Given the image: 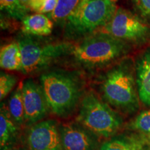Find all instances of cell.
Wrapping results in <instances>:
<instances>
[{
    "mask_svg": "<svg viewBox=\"0 0 150 150\" xmlns=\"http://www.w3.org/2000/svg\"><path fill=\"white\" fill-rule=\"evenodd\" d=\"M136 15L147 23L150 22V0H132Z\"/></svg>",
    "mask_w": 150,
    "mask_h": 150,
    "instance_id": "cell-21",
    "label": "cell"
},
{
    "mask_svg": "<svg viewBox=\"0 0 150 150\" xmlns=\"http://www.w3.org/2000/svg\"><path fill=\"white\" fill-rule=\"evenodd\" d=\"M134 65L139 99L145 106H150V45L138 54Z\"/></svg>",
    "mask_w": 150,
    "mask_h": 150,
    "instance_id": "cell-11",
    "label": "cell"
},
{
    "mask_svg": "<svg viewBox=\"0 0 150 150\" xmlns=\"http://www.w3.org/2000/svg\"><path fill=\"white\" fill-rule=\"evenodd\" d=\"M129 128L138 133L150 141V109L144 110L129 125Z\"/></svg>",
    "mask_w": 150,
    "mask_h": 150,
    "instance_id": "cell-19",
    "label": "cell"
},
{
    "mask_svg": "<svg viewBox=\"0 0 150 150\" xmlns=\"http://www.w3.org/2000/svg\"><path fill=\"white\" fill-rule=\"evenodd\" d=\"M63 150H94L97 136L76 123L63 124L59 127Z\"/></svg>",
    "mask_w": 150,
    "mask_h": 150,
    "instance_id": "cell-10",
    "label": "cell"
},
{
    "mask_svg": "<svg viewBox=\"0 0 150 150\" xmlns=\"http://www.w3.org/2000/svg\"><path fill=\"white\" fill-rule=\"evenodd\" d=\"M18 125L15 122L8 106L1 103L0 110V146L1 150H8L18 134Z\"/></svg>",
    "mask_w": 150,
    "mask_h": 150,
    "instance_id": "cell-14",
    "label": "cell"
},
{
    "mask_svg": "<svg viewBox=\"0 0 150 150\" xmlns=\"http://www.w3.org/2000/svg\"><path fill=\"white\" fill-rule=\"evenodd\" d=\"M0 7L1 11L10 18L21 21L29 11L22 5L20 0H0Z\"/></svg>",
    "mask_w": 150,
    "mask_h": 150,
    "instance_id": "cell-18",
    "label": "cell"
},
{
    "mask_svg": "<svg viewBox=\"0 0 150 150\" xmlns=\"http://www.w3.org/2000/svg\"><path fill=\"white\" fill-rule=\"evenodd\" d=\"M22 83L12 92L8 99V108L11 117L18 126L25 123V112L22 97Z\"/></svg>",
    "mask_w": 150,
    "mask_h": 150,
    "instance_id": "cell-16",
    "label": "cell"
},
{
    "mask_svg": "<svg viewBox=\"0 0 150 150\" xmlns=\"http://www.w3.org/2000/svg\"><path fill=\"white\" fill-rule=\"evenodd\" d=\"M22 55V72L33 74L47 67L56 60L71 54L72 43L42 42L32 35L24 34L17 39Z\"/></svg>",
    "mask_w": 150,
    "mask_h": 150,
    "instance_id": "cell-6",
    "label": "cell"
},
{
    "mask_svg": "<svg viewBox=\"0 0 150 150\" xmlns=\"http://www.w3.org/2000/svg\"><path fill=\"white\" fill-rule=\"evenodd\" d=\"M22 83L25 123L35 125L45 117L49 111L45 97L41 86L32 79H27Z\"/></svg>",
    "mask_w": 150,
    "mask_h": 150,
    "instance_id": "cell-8",
    "label": "cell"
},
{
    "mask_svg": "<svg viewBox=\"0 0 150 150\" xmlns=\"http://www.w3.org/2000/svg\"><path fill=\"white\" fill-rule=\"evenodd\" d=\"M18 79L15 75L1 72L0 75V99L5 98L16 86Z\"/></svg>",
    "mask_w": 150,
    "mask_h": 150,
    "instance_id": "cell-20",
    "label": "cell"
},
{
    "mask_svg": "<svg viewBox=\"0 0 150 150\" xmlns=\"http://www.w3.org/2000/svg\"><path fill=\"white\" fill-rule=\"evenodd\" d=\"M30 150H63L60 129L53 120L35 124L28 134Z\"/></svg>",
    "mask_w": 150,
    "mask_h": 150,
    "instance_id": "cell-9",
    "label": "cell"
},
{
    "mask_svg": "<svg viewBox=\"0 0 150 150\" xmlns=\"http://www.w3.org/2000/svg\"><path fill=\"white\" fill-rule=\"evenodd\" d=\"M110 1H115H115H117V0H110Z\"/></svg>",
    "mask_w": 150,
    "mask_h": 150,
    "instance_id": "cell-25",
    "label": "cell"
},
{
    "mask_svg": "<svg viewBox=\"0 0 150 150\" xmlns=\"http://www.w3.org/2000/svg\"><path fill=\"white\" fill-rule=\"evenodd\" d=\"M53 25L51 18L38 13L27 15L21 21L22 33L32 36H47L51 34Z\"/></svg>",
    "mask_w": 150,
    "mask_h": 150,
    "instance_id": "cell-12",
    "label": "cell"
},
{
    "mask_svg": "<svg viewBox=\"0 0 150 150\" xmlns=\"http://www.w3.org/2000/svg\"><path fill=\"white\" fill-rule=\"evenodd\" d=\"M77 122L96 135L110 138L123 124L122 117L93 91L83 95L76 118Z\"/></svg>",
    "mask_w": 150,
    "mask_h": 150,
    "instance_id": "cell-5",
    "label": "cell"
},
{
    "mask_svg": "<svg viewBox=\"0 0 150 150\" xmlns=\"http://www.w3.org/2000/svg\"><path fill=\"white\" fill-rule=\"evenodd\" d=\"M57 3L58 0H45L38 13L42 14H51L55 10L56 6H57Z\"/></svg>",
    "mask_w": 150,
    "mask_h": 150,
    "instance_id": "cell-22",
    "label": "cell"
},
{
    "mask_svg": "<svg viewBox=\"0 0 150 150\" xmlns=\"http://www.w3.org/2000/svg\"><path fill=\"white\" fill-rule=\"evenodd\" d=\"M98 31L110 34L132 46L150 45V24L122 8H117L110 22Z\"/></svg>",
    "mask_w": 150,
    "mask_h": 150,
    "instance_id": "cell-7",
    "label": "cell"
},
{
    "mask_svg": "<svg viewBox=\"0 0 150 150\" xmlns=\"http://www.w3.org/2000/svg\"><path fill=\"white\" fill-rule=\"evenodd\" d=\"M40 85L49 110L60 117L70 116L83 97L84 81L77 71L52 69L42 73Z\"/></svg>",
    "mask_w": 150,
    "mask_h": 150,
    "instance_id": "cell-3",
    "label": "cell"
},
{
    "mask_svg": "<svg viewBox=\"0 0 150 150\" xmlns=\"http://www.w3.org/2000/svg\"><path fill=\"white\" fill-rule=\"evenodd\" d=\"M83 0H58L55 10L50 14V18L56 22H64L81 5Z\"/></svg>",
    "mask_w": 150,
    "mask_h": 150,
    "instance_id": "cell-17",
    "label": "cell"
},
{
    "mask_svg": "<svg viewBox=\"0 0 150 150\" xmlns=\"http://www.w3.org/2000/svg\"><path fill=\"white\" fill-rule=\"evenodd\" d=\"M99 90L107 104L125 114L139 109L134 61L126 57L112 65L99 79Z\"/></svg>",
    "mask_w": 150,
    "mask_h": 150,
    "instance_id": "cell-2",
    "label": "cell"
},
{
    "mask_svg": "<svg viewBox=\"0 0 150 150\" xmlns=\"http://www.w3.org/2000/svg\"><path fill=\"white\" fill-rule=\"evenodd\" d=\"M44 1L45 0H31V11L38 12Z\"/></svg>",
    "mask_w": 150,
    "mask_h": 150,
    "instance_id": "cell-23",
    "label": "cell"
},
{
    "mask_svg": "<svg viewBox=\"0 0 150 150\" xmlns=\"http://www.w3.org/2000/svg\"><path fill=\"white\" fill-rule=\"evenodd\" d=\"M132 47L110 34L97 31L73 45L70 55L82 69L94 72L108 69L127 57Z\"/></svg>",
    "mask_w": 150,
    "mask_h": 150,
    "instance_id": "cell-1",
    "label": "cell"
},
{
    "mask_svg": "<svg viewBox=\"0 0 150 150\" xmlns=\"http://www.w3.org/2000/svg\"><path fill=\"white\" fill-rule=\"evenodd\" d=\"M20 1L24 7L31 11V0H20Z\"/></svg>",
    "mask_w": 150,
    "mask_h": 150,
    "instance_id": "cell-24",
    "label": "cell"
},
{
    "mask_svg": "<svg viewBox=\"0 0 150 150\" xmlns=\"http://www.w3.org/2000/svg\"><path fill=\"white\" fill-rule=\"evenodd\" d=\"M150 141L140 134L121 135L103 143L100 150H145Z\"/></svg>",
    "mask_w": 150,
    "mask_h": 150,
    "instance_id": "cell-13",
    "label": "cell"
},
{
    "mask_svg": "<svg viewBox=\"0 0 150 150\" xmlns=\"http://www.w3.org/2000/svg\"><path fill=\"white\" fill-rule=\"evenodd\" d=\"M0 66L4 70L22 72V55L17 41L8 43L1 47Z\"/></svg>",
    "mask_w": 150,
    "mask_h": 150,
    "instance_id": "cell-15",
    "label": "cell"
},
{
    "mask_svg": "<svg viewBox=\"0 0 150 150\" xmlns=\"http://www.w3.org/2000/svg\"><path fill=\"white\" fill-rule=\"evenodd\" d=\"M117 8L115 1L110 0H83L64 22L65 38L80 40L99 31L110 22Z\"/></svg>",
    "mask_w": 150,
    "mask_h": 150,
    "instance_id": "cell-4",
    "label": "cell"
}]
</instances>
